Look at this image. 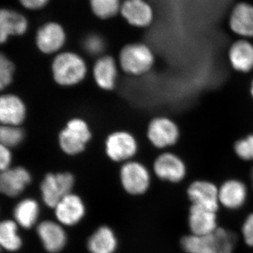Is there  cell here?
I'll list each match as a JSON object with an SVG mask.
<instances>
[{
  "mask_svg": "<svg viewBox=\"0 0 253 253\" xmlns=\"http://www.w3.org/2000/svg\"><path fill=\"white\" fill-rule=\"evenodd\" d=\"M236 242L234 233L218 227L208 235L184 236L180 244L187 253H233Z\"/></svg>",
  "mask_w": 253,
  "mask_h": 253,
  "instance_id": "obj_1",
  "label": "cell"
},
{
  "mask_svg": "<svg viewBox=\"0 0 253 253\" xmlns=\"http://www.w3.org/2000/svg\"><path fill=\"white\" fill-rule=\"evenodd\" d=\"M53 77L62 86L78 84L85 77L86 66L84 60L73 52H63L54 58L52 63Z\"/></svg>",
  "mask_w": 253,
  "mask_h": 253,
  "instance_id": "obj_2",
  "label": "cell"
},
{
  "mask_svg": "<svg viewBox=\"0 0 253 253\" xmlns=\"http://www.w3.org/2000/svg\"><path fill=\"white\" fill-rule=\"evenodd\" d=\"M120 64L125 72L139 76L152 68L154 56L147 46L140 43L127 44L120 53Z\"/></svg>",
  "mask_w": 253,
  "mask_h": 253,
  "instance_id": "obj_3",
  "label": "cell"
},
{
  "mask_svg": "<svg viewBox=\"0 0 253 253\" xmlns=\"http://www.w3.org/2000/svg\"><path fill=\"white\" fill-rule=\"evenodd\" d=\"M91 135L87 124L83 120L75 118L70 121L60 132V146L66 154L74 156L84 149L90 140Z\"/></svg>",
  "mask_w": 253,
  "mask_h": 253,
  "instance_id": "obj_4",
  "label": "cell"
},
{
  "mask_svg": "<svg viewBox=\"0 0 253 253\" xmlns=\"http://www.w3.org/2000/svg\"><path fill=\"white\" fill-rule=\"evenodd\" d=\"M74 177L71 173H49L41 186L42 197L48 207L54 208L65 196L71 194Z\"/></svg>",
  "mask_w": 253,
  "mask_h": 253,
  "instance_id": "obj_5",
  "label": "cell"
},
{
  "mask_svg": "<svg viewBox=\"0 0 253 253\" xmlns=\"http://www.w3.org/2000/svg\"><path fill=\"white\" fill-rule=\"evenodd\" d=\"M121 179L125 190L132 195L144 194L150 186L149 171L137 162H127L123 165Z\"/></svg>",
  "mask_w": 253,
  "mask_h": 253,
  "instance_id": "obj_6",
  "label": "cell"
},
{
  "mask_svg": "<svg viewBox=\"0 0 253 253\" xmlns=\"http://www.w3.org/2000/svg\"><path fill=\"white\" fill-rule=\"evenodd\" d=\"M179 131L175 123L167 118H156L150 123L148 137L156 147H168L175 144Z\"/></svg>",
  "mask_w": 253,
  "mask_h": 253,
  "instance_id": "obj_7",
  "label": "cell"
},
{
  "mask_svg": "<svg viewBox=\"0 0 253 253\" xmlns=\"http://www.w3.org/2000/svg\"><path fill=\"white\" fill-rule=\"evenodd\" d=\"M106 154L113 161L121 162L134 156L137 144L134 136L126 131H116L106 139Z\"/></svg>",
  "mask_w": 253,
  "mask_h": 253,
  "instance_id": "obj_8",
  "label": "cell"
},
{
  "mask_svg": "<svg viewBox=\"0 0 253 253\" xmlns=\"http://www.w3.org/2000/svg\"><path fill=\"white\" fill-rule=\"evenodd\" d=\"M187 194L192 205L217 212L219 204V189L212 183L194 181L189 186Z\"/></svg>",
  "mask_w": 253,
  "mask_h": 253,
  "instance_id": "obj_9",
  "label": "cell"
},
{
  "mask_svg": "<svg viewBox=\"0 0 253 253\" xmlns=\"http://www.w3.org/2000/svg\"><path fill=\"white\" fill-rule=\"evenodd\" d=\"M66 33L59 23L49 22L39 28L36 36L38 49L44 54H53L63 47Z\"/></svg>",
  "mask_w": 253,
  "mask_h": 253,
  "instance_id": "obj_10",
  "label": "cell"
},
{
  "mask_svg": "<svg viewBox=\"0 0 253 253\" xmlns=\"http://www.w3.org/2000/svg\"><path fill=\"white\" fill-rule=\"evenodd\" d=\"M154 172L162 180L179 182L186 175V167L180 158L172 154H163L154 163Z\"/></svg>",
  "mask_w": 253,
  "mask_h": 253,
  "instance_id": "obj_11",
  "label": "cell"
},
{
  "mask_svg": "<svg viewBox=\"0 0 253 253\" xmlns=\"http://www.w3.org/2000/svg\"><path fill=\"white\" fill-rule=\"evenodd\" d=\"M54 209L59 222L67 226L78 224L85 213V207L81 198L71 193L63 198Z\"/></svg>",
  "mask_w": 253,
  "mask_h": 253,
  "instance_id": "obj_12",
  "label": "cell"
},
{
  "mask_svg": "<svg viewBox=\"0 0 253 253\" xmlns=\"http://www.w3.org/2000/svg\"><path fill=\"white\" fill-rule=\"evenodd\" d=\"M31 181V174L24 168H10L1 172L0 190L6 196L14 197L21 194Z\"/></svg>",
  "mask_w": 253,
  "mask_h": 253,
  "instance_id": "obj_13",
  "label": "cell"
},
{
  "mask_svg": "<svg viewBox=\"0 0 253 253\" xmlns=\"http://www.w3.org/2000/svg\"><path fill=\"white\" fill-rule=\"evenodd\" d=\"M121 13L128 23L136 27H146L152 22L153 11L145 0H126Z\"/></svg>",
  "mask_w": 253,
  "mask_h": 253,
  "instance_id": "obj_14",
  "label": "cell"
},
{
  "mask_svg": "<svg viewBox=\"0 0 253 253\" xmlns=\"http://www.w3.org/2000/svg\"><path fill=\"white\" fill-rule=\"evenodd\" d=\"M189 225L195 235L211 234L218 228L216 212L192 205L189 210Z\"/></svg>",
  "mask_w": 253,
  "mask_h": 253,
  "instance_id": "obj_15",
  "label": "cell"
},
{
  "mask_svg": "<svg viewBox=\"0 0 253 253\" xmlns=\"http://www.w3.org/2000/svg\"><path fill=\"white\" fill-rule=\"evenodd\" d=\"M37 232L44 249L49 253H59L66 246V233L59 224L54 221H42L38 226Z\"/></svg>",
  "mask_w": 253,
  "mask_h": 253,
  "instance_id": "obj_16",
  "label": "cell"
},
{
  "mask_svg": "<svg viewBox=\"0 0 253 253\" xmlns=\"http://www.w3.org/2000/svg\"><path fill=\"white\" fill-rule=\"evenodd\" d=\"M26 106L22 100L13 94L1 96L0 99V121L6 126H18L26 118Z\"/></svg>",
  "mask_w": 253,
  "mask_h": 253,
  "instance_id": "obj_17",
  "label": "cell"
},
{
  "mask_svg": "<svg viewBox=\"0 0 253 253\" xmlns=\"http://www.w3.org/2000/svg\"><path fill=\"white\" fill-rule=\"evenodd\" d=\"M28 27L27 19L23 15L9 9L0 11V42L4 43L10 36H22Z\"/></svg>",
  "mask_w": 253,
  "mask_h": 253,
  "instance_id": "obj_18",
  "label": "cell"
},
{
  "mask_svg": "<svg viewBox=\"0 0 253 253\" xmlns=\"http://www.w3.org/2000/svg\"><path fill=\"white\" fill-rule=\"evenodd\" d=\"M247 189L244 183L235 179L224 182L219 189V204L229 209H238L244 204Z\"/></svg>",
  "mask_w": 253,
  "mask_h": 253,
  "instance_id": "obj_19",
  "label": "cell"
},
{
  "mask_svg": "<svg viewBox=\"0 0 253 253\" xmlns=\"http://www.w3.org/2000/svg\"><path fill=\"white\" fill-rule=\"evenodd\" d=\"M95 81L101 89L110 90L114 87L117 78V66L110 56L99 58L93 68Z\"/></svg>",
  "mask_w": 253,
  "mask_h": 253,
  "instance_id": "obj_20",
  "label": "cell"
},
{
  "mask_svg": "<svg viewBox=\"0 0 253 253\" xmlns=\"http://www.w3.org/2000/svg\"><path fill=\"white\" fill-rule=\"evenodd\" d=\"M230 27L239 36L253 37V6L238 4L231 15Z\"/></svg>",
  "mask_w": 253,
  "mask_h": 253,
  "instance_id": "obj_21",
  "label": "cell"
},
{
  "mask_svg": "<svg viewBox=\"0 0 253 253\" xmlns=\"http://www.w3.org/2000/svg\"><path fill=\"white\" fill-rule=\"evenodd\" d=\"M229 59L236 71L249 72L253 68V44L246 41L236 42L229 51Z\"/></svg>",
  "mask_w": 253,
  "mask_h": 253,
  "instance_id": "obj_22",
  "label": "cell"
},
{
  "mask_svg": "<svg viewBox=\"0 0 253 253\" xmlns=\"http://www.w3.org/2000/svg\"><path fill=\"white\" fill-rule=\"evenodd\" d=\"M88 249L91 253H113L117 247V240L108 226H101L88 241Z\"/></svg>",
  "mask_w": 253,
  "mask_h": 253,
  "instance_id": "obj_23",
  "label": "cell"
},
{
  "mask_svg": "<svg viewBox=\"0 0 253 253\" xmlns=\"http://www.w3.org/2000/svg\"><path fill=\"white\" fill-rule=\"evenodd\" d=\"M16 223L25 229H30L36 224L39 215V206L35 200H23L14 209Z\"/></svg>",
  "mask_w": 253,
  "mask_h": 253,
  "instance_id": "obj_24",
  "label": "cell"
},
{
  "mask_svg": "<svg viewBox=\"0 0 253 253\" xmlns=\"http://www.w3.org/2000/svg\"><path fill=\"white\" fill-rule=\"evenodd\" d=\"M0 244L8 251H18L22 245L18 234L17 223L11 220H5L0 224Z\"/></svg>",
  "mask_w": 253,
  "mask_h": 253,
  "instance_id": "obj_25",
  "label": "cell"
},
{
  "mask_svg": "<svg viewBox=\"0 0 253 253\" xmlns=\"http://www.w3.org/2000/svg\"><path fill=\"white\" fill-rule=\"evenodd\" d=\"M91 11L101 19L112 18L121 11L120 0H89Z\"/></svg>",
  "mask_w": 253,
  "mask_h": 253,
  "instance_id": "obj_26",
  "label": "cell"
},
{
  "mask_svg": "<svg viewBox=\"0 0 253 253\" xmlns=\"http://www.w3.org/2000/svg\"><path fill=\"white\" fill-rule=\"evenodd\" d=\"M23 131L18 126L2 125L0 128V141L1 145L11 148L17 146L22 142Z\"/></svg>",
  "mask_w": 253,
  "mask_h": 253,
  "instance_id": "obj_27",
  "label": "cell"
},
{
  "mask_svg": "<svg viewBox=\"0 0 253 253\" xmlns=\"http://www.w3.org/2000/svg\"><path fill=\"white\" fill-rule=\"evenodd\" d=\"M14 66L7 57H0V88L4 89L11 84L14 76Z\"/></svg>",
  "mask_w": 253,
  "mask_h": 253,
  "instance_id": "obj_28",
  "label": "cell"
},
{
  "mask_svg": "<svg viewBox=\"0 0 253 253\" xmlns=\"http://www.w3.org/2000/svg\"><path fill=\"white\" fill-rule=\"evenodd\" d=\"M236 155L245 161H253V134L236 141L234 145Z\"/></svg>",
  "mask_w": 253,
  "mask_h": 253,
  "instance_id": "obj_29",
  "label": "cell"
},
{
  "mask_svg": "<svg viewBox=\"0 0 253 253\" xmlns=\"http://www.w3.org/2000/svg\"><path fill=\"white\" fill-rule=\"evenodd\" d=\"M84 47L88 54L96 56L101 54L104 50V40L99 35H89L84 40Z\"/></svg>",
  "mask_w": 253,
  "mask_h": 253,
  "instance_id": "obj_30",
  "label": "cell"
},
{
  "mask_svg": "<svg viewBox=\"0 0 253 253\" xmlns=\"http://www.w3.org/2000/svg\"><path fill=\"white\" fill-rule=\"evenodd\" d=\"M243 236L248 246L253 247V213L245 221L242 227Z\"/></svg>",
  "mask_w": 253,
  "mask_h": 253,
  "instance_id": "obj_31",
  "label": "cell"
},
{
  "mask_svg": "<svg viewBox=\"0 0 253 253\" xmlns=\"http://www.w3.org/2000/svg\"><path fill=\"white\" fill-rule=\"evenodd\" d=\"M12 156L9 148L0 144V169L1 172L10 168Z\"/></svg>",
  "mask_w": 253,
  "mask_h": 253,
  "instance_id": "obj_32",
  "label": "cell"
},
{
  "mask_svg": "<svg viewBox=\"0 0 253 253\" xmlns=\"http://www.w3.org/2000/svg\"><path fill=\"white\" fill-rule=\"evenodd\" d=\"M49 0H19L20 3L26 9L38 10L44 7Z\"/></svg>",
  "mask_w": 253,
  "mask_h": 253,
  "instance_id": "obj_33",
  "label": "cell"
},
{
  "mask_svg": "<svg viewBox=\"0 0 253 253\" xmlns=\"http://www.w3.org/2000/svg\"><path fill=\"white\" fill-rule=\"evenodd\" d=\"M251 94H252V96L253 97V81L252 83V86H251Z\"/></svg>",
  "mask_w": 253,
  "mask_h": 253,
  "instance_id": "obj_34",
  "label": "cell"
},
{
  "mask_svg": "<svg viewBox=\"0 0 253 253\" xmlns=\"http://www.w3.org/2000/svg\"><path fill=\"white\" fill-rule=\"evenodd\" d=\"M252 178H253V172H252Z\"/></svg>",
  "mask_w": 253,
  "mask_h": 253,
  "instance_id": "obj_35",
  "label": "cell"
}]
</instances>
